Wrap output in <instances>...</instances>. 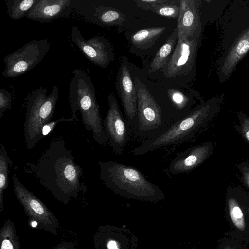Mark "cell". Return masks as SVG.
Returning <instances> with one entry per match:
<instances>
[{
  "instance_id": "obj_23",
  "label": "cell",
  "mask_w": 249,
  "mask_h": 249,
  "mask_svg": "<svg viewBox=\"0 0 249 249\" xmlns=\"http://www.w3.org/2000/svg\"><path fill=\"white\" fill-rule=\"evenodd\" d=\"M37 0H5L7 12L10 18L18 20L30 10Z\"/></svg>"
},
{
  "instance_id": "obj_17",
  "label": "cell",
  "mask_w": 249,
  "mask_h": 249,
  "mask_svg": "<svg viewBox=\"0 0 249 249\" xmlns=\"http://www.w3.org/2000/svg\"><path fill=\"white\" fill-rule=\"evenodd\" d=\"M115 85L126 119L134 128L137 120V96L134 82L128 67L124 62L120 67Z\"/></svg>"
},
{
  "instance_id": "obj_5",
  "label": "cell",
  "mask_w": 249,
  "mask_h": 249,
  "mask_svg": "<svg viewBox=\"0 0 249 249\" xmlns=\"http://www.w3.org/2000/svg\"><path fill=\"white\" fill-rule=\"evenodd\" d=\"M47 87H40L29 97L26 104L24 124V138L28 150L32 149L43 138V126L52 121L59 91L53 85L51 93L47 96Z\"/></svg>"
},
{
  "instance_id": "obj_7",
  "label": "cell",
  "mask_w": 249,
  "mask_h": 249,
  "mask_svg": "<svg viewBox=\"0 0 249 249\" xmlns=\"http://www.w3.org/2000/svg\"><path fill=\"white\" fill-rule=\"evenodd\" d=\"M12 178L15 195L29 220L34 222L37 229L56 235L60 226L58 218L40 199L19 181L15 174H13Z\"/></svg>"
},
{
  "instance_id": "obj_11",
  "label": "cell",
  "mask_w": 249,
  "mask_h": 249,
  "mask_svg": "<svg viewBox=\"0 0 249 249\" xmlns=\"http://www.w3.org/2000/svg\"><path fill=\"white\" fill-rule=\"evenodd\" d=\"M200 37L178 39L175 50L162 69L166 78L185 76L191 71L196 63Z\"/></svg>"
},
{
  "instance_id": "obj_8",
  "label": "cell",
  "mask_w": 249,
  "mask_h": 249,
  "mask_svg": "<svg viewBox=\"0 0 249 249\" xmlns=\"http://www.w3.org/2000/svg\"><path fill=\"white\" fill-rule=\"evenodd\" d=\"M225 212L233 230L226 235L249 244V194L239 187L229 186Z\"/></svg>"
},
{
  "instance_id": "obj_12",
  "label": "cell",
  "mask_w": 249,
  "mask_h": 249,
  "mask_svg": "<svg viewBox=\"0 0 249 249\" xmlns=\"http://www.w3.org/2000/svg\"><path fill=\"white\" fill-rule=\"evenodd\" d=\"M74 9L84 19L98 25L119 26L125 22L124 15L103 0H77Z\"/></svg>"
},
{
  "instance_id": "obj_19",
  "label": "cell",
  "mask_w": 249,
  "mask_h": 249,
  "mask_svg": "<svg viewBox=\"0 0 249 249\" xmlns=\"http://www.w3.org/2000/svg\"><path fill=\"white\" fill-rule=\"evenodd\" d=\"M178 39V30L176 28L165 43L157 52L155 56L150 65L149 69L150 73L160 69H162L165 67L168 63V60Z\"/></svg>"
},
{
  "instance_id": "obj_29",
  "label": "cell",
  "mask_w": 249,
  "mask_h": 249,
  "mask_svg": "<svg viewBox=\"0 0 249 249\" xmlns=\"http://www.w3.org/2000/svg\"><path fill=\"white\" fill-rule=\"evenodd\" d=\"M236 167L241 174L242 182L249 188V161H242L238 164Z\"/></svg>"
},
{
  "instance_id": "obj_14",
  "label": "cell",
  "mask_w": 249,
  "mask_h": 249,
  "mask_svg": "<svg viewBox=\"0 0 249 249\" xmlns=\"http://www.w3.org/2000/svg\"><path fill=\"white\" fill-rule=\"evenodd\" d=\"M213 152V145L205 142L176 155L170 163L169 174L175 175L190 172L205 161Z\"/></svg>"
},
{
  "instance_id": "obj_32",
  "label": "cell",
  "mask_w": 249,
  "mask_h": 249,
  "mask_svg": "<svg viewBox=\"0 0 249 249\" xmlns=\"http://www.w3.org/2000/svg\"><path fill=\"white\" fill-rule=\"evenodd\" d=\"M242 249H247V248L245 247V245H244V244H243V246H242Z\"/></svg>"
},
{
  "instance_id": "obj_31",
  "label": "cell",
  "mask_w": 249,
  "mask_h": 249,
  "mask_svg": "<svg viewBox=\"0 0 249 249\" xmlns=\"http://www.w3.org/2000/svg\"><path fill=\"white\" fill-rule=\"evenodd\" d=\"M51 249H76L75 245L71 242H63Z\"/></svg>"
},
{
  "instance_id": "obj_6",
  "label": "cell",
  "mask_w": 249,
  "mask_h": 249,
  "mask_svg": "<svg viewBox=\"0 0 249 249\" xmlns=\"http://www.w3.org/2000/svg\"><path fill=\"white\" fill-rule=\"evenodd\" d=\"M137 96V120L134 129L141 138L155 136L172 123L160 104L138 78L134 80Z\"/></svg>"
},
{
  "instance_id": "obj_13",
  "label": "cell",
  "mask_w": 249,
  "mask_h": 249,
  "mask_svg": "<svg viewBox=\"0 0 249 249\" xmlns=\"http://www.w3.org/2000/svg\"><path fill=\"white\" fill-rule=\"evenodd\" d=\"M71 37L84 56L95 65L106 68L113 60L114 55L110 43L104 37L96 36L86 40L78 28L73 25L71 30Z\"/></svg>"
},
{
  "instance_id": "obj_9",
  "label": "cell",
  "mask_w": 249,
  "mask_h": 249,
  "mask_svg": "<svg viewBox=\"0 0 249 249\" xmlns=\"http://www.w3.org/2000/svg\"><path fill=\"white\" fill-rule=\"evenodd\" d=\"M50 48L51 43L47 38L28 42L4 57L2 75L15 78L25 74L44 59Z\"/></svg>"
},
{
  "instance_id": "obj_3",
  "label": "cell",
  "mask_w": 249,
  "mask_h": 249,
  "mask_svg": "<svg viewBox=\"0 0 249 249\" xmlns=\"http://www.w3.org/2000/svg\"><path fill=\"white\" fill-rule=\"evenodd\" d=\"M98 164L100 178L114 193L129 199L149 202L165 198L162 189L148 180L138 169L112 160L99 161Z\"/></svg>"
},
{
  "instance_id": "obj_1",
  "label": "cell",
  "mask_w": 249,
  "mask_h": 249,
  "mask_svg": "<svg viewBox=\"0 0 249 249\" xmlns=\"http://www.w3.org/2000/svg\"><path fill=\"white\" fill-rule=\"evenodd\" d=\"M63 138L53 139L43 154L34 163L25 164L24 171L34 176L60 202L66 204L87 187L80 179L83 170L75 161Z\"/></svg>"
},
{
  "instance_id": "obj_18",
  "label": "cell",
  "mask_w": 249,
  "mask_h": 249,
  "mask_svg": "<svg viewBox=\"0 0 249 249\" xmlns=\"http://www.w3.org/2000/svg\"><path fill=\"white\" fill-rule=\"evenodd\" d=\"M249 51V27L240 35L229 50L221 70L222 78L226 80L237 64Z\"/></svg>"
},
{
  "instance_id": "obj_20",
  "label": "cell",
  "mask_w": 249,
  "mask_h": 249,
  "mask_svg": "<svg viewBox=\"0 0 249 249\" xmlns=\"http://www.w3.org/2000/svg\"><path fill=\"white\" fill-rule=\"evenodd\" d=\"M165 30V27L140 30L133 35L131 41L136 47L139 48H147L153 45Z\"/></svg>"
},
{
  "instance_id": "obj_2",
  "label": "cell",
  "mask_w": 249,
  "mask_h": 249,
  "mask_svg": "<svg viewBox=\"0 0 249 249\" xmlns=\"http://www.w3.org/2000/svg\"><path fill=\"white\" fill-rule=\"evenodd\" d=\"M219 101L212 98L201 103L181 119L172 123L159 134L146 140L132 150L141 156L160 148L178 144L190 139L207 124L218 112Z\"/></svg>"
},
{
  "instance_id": "obj_26",
  "label": "cell",
  "mask_w": 249,
  "mask_h": 249,
  "mask_svg": "<svg viewBox=\"0 0 249 249\" xmlns=\"http://www.w3.org/2000/svg\"><path fill=\"white\" fill-rule=\"evenodd\" d=\"M12 106V96L10 92L6 89H0V119L4 114V112L10 109Z\"/></svg>"
},
{
  "instance_id": "obj_25",
  "label": "cell",
  "mask_w": 249,
  "mask_h": 249,
  "mask_svg": "<svg viewBox=\"0 0 249 249\" xmlns=\"http://www.w3.org/2000/svg\"><path fill=\"white\" fill-rule=\"evenodd\" d=\"M239 124L234 125L235 130L249 143V117L246 114L240 112L237 114Z\"/></svg>"
},
{
  "instance_id": "obj_27",
  "label": "cell",
  "mask_w": 249,
  "mask_h": 249,
  "mask_svg": "<svg viewBox=\"0 0 249 249\" xmlns=\"http://www.w3.org/2000/svg\"><path fill=\"white\" fill-rule=\"evenodd\" d=\"M243 244L234 238L228 236L219 242L218 249H242Z\"/></svg>"
},
{
  "instance_id": "obj_30",
  "label": "cell",
  "mask_w": 249,
  "mask_h": 249,
  "mask_svg": "<svg viewBox=\"0 0 249 249\" xmlns=\"http://www.w3.org/2000/svg\"><path fill=\"white\" fill-rule=\"evenodd\" d=\"M73 120L71 118H65L64 116H62L61 118L57 119L53 121H51L49 123L45 124L42 129V135L43 138L48 135L49 133L52 131L57 124L58 123L63 121H68L69 122H72Z\"/></svg>"
},
{
  "instance_id": "obj_21",
  "label": "cell",
  "mask_w": 249,
  "mask_h": 249,
  "mask_svg": "<svg viewBox=\"0 0 249 249\" xmlns=\"http://www.w3.org/2000/svg\"><path fill=\"white\" fill-rule=\"evenodd\" d=\"M13 163L4 145L0 143V211H4V191L8 187L9 174L12 169Z\"/></svg>"
},
{
  "instance_id": "obj_4",
  "label": "cell",
  "mask_w": 249,
  "mask_h": 249,
  "mask_svg": "<svg viewBox=\"0 0 249 249\" xmlns=\"http://www.w3.org/2000/svg\"><path fill=\"white\" fill-rule=\"evenodd\" d=\"M71 118L76 119L79 111L87 131L92 132L94 140L101 146L106 145L108 140L105 134L100 107L95 96V89L90 76L82 70L76 69L69 88Z\"/></svg>"
},
{
  "instance_id": "obj_16",
  "label": "cell",
  "mask_w": 249,
  "mask_h": 249,
  "mask_svg": "<svg viewBox=\"0 0 249 249\" xmlns=\"http://www.w3.org/2000/svg\"><path fill=\"white\" fill-rule=\"evenodd\" d=\"M77 0H37L25 18L47 23L69 15L74 9Z\"/></svg>"
},
{
  "instance_id": "obj_24",
  "label": "cell",
  "mask_w": 249,
  "mask_h": 249,
  "mask_svg": "<svg viewBox=\"0 0 249 249\" xmlns=\"http://www.w3.org/2000/svg\"><path fill=\"white\" fill-rule=\"evenodd\" d=\"M179 10V4L171 3L155 5L151 10L160 16L176 18H178Z\"/></svg>"
},
{
  "instance_id": "obj_22",
  "label": "cell",
  "mask_w": 249,
  "mask_h": 249,
  "mask_svg": "<svg viewBox=\"0 0 249 249\" xmlns=\"http://www.w3.org/2000/svg\"><path fill=\"white\" fill-rule=\"evenodd\" d=\"M20 243L14 222L8 219L0 229V249H20Z\"/></svg>"
},
{
  "instance_id": "obj_10",
  "label": "cell",
  "mask_w": 249,
  "mask_h": 249,
  "mask_svg": "<svg viewBox=\"0 0 249 249\" xmlns=\"http://www.w3.org/2000/svg\"><path fill=\"white\" fill-rule=\"evenodd\" d=\"M109 109L103 121L104 130L114 153L120 154L132 134V126L125 118L113 93L108 96Z\"/></svg>"
},
{
  "instance_id": "obj_28",
  "label": "cell",
  "mask_w": 249,
  "mask_h": 249,
  "mask_svg": "<svg viewBox=\"0 0 249 249\" xmlns=\"http://www.w3.org/2000/svg\"><path fill=\"white\" fill-rule=\"evenodd\" d=\"M137 5L145 10H151L155 5H159L165 3H171L176 2L172 0H135Z\"/></svg>"
},
{
  "instance_id": "obj_15",
  "label": "cell",
  "mask_w": 249,
  "mask_h": 249,
  "mask_svg": "<svg viewBox=\"0 0 249 249\" xmlns=\"http://www.w3.org/2000/svg\"><path fill=\"white\" fill-rule=\"evenodd\" d=\"M200 0H179L180 10L177 27L178 39L200 37Z\"/></svg>"
}]
</instances>
